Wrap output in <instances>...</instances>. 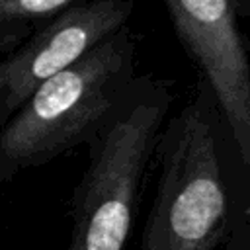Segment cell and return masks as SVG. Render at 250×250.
I'll return each mask as SVG.
<instances>
[{
  "instance_id": "6da1fadb",
  "label": "cell",
  "mask_w": 250,
  "mask_h": 250,
  "mask_svg": "<svg viewBox=\"0 0 250 250\" xmlns=\"http://www.w3.org/2000/svg\"><path fill=\"white\" fill-rule=\"evenodd\" d=\"M154 156L158 180L139 250H217L250 207V178L205 80L166 121Z\"/></svg>"
},
{
  "instance_id": "7a4b0ae2",
  "label": "cell",
  "mask_w": 250,
  "mask_h": 250,
  "mask_svg": "<svg viewBox=\"0 0 250 250\" xmlns=\"http://www.w3.org/2000/svg\"><path fill=\"white\" fill-rule=\"evenodd\" d=\"M137 47L125 25L41 84L0 129V182L88 145L139 76Z\"/></svg>"
},
{
  "instance_id": "3957f363",
  "label": "cell",
  "mask_w": 250,
  "mask_h": 250,
  "mask_svg": "<svg viewBox=\"0 0 250 250\" xmlns=\"http://www.w3.org/2000/svg\"><path fill=\"white\" fill-rule=\"evenodd\" d=\"M172 102V80L141 74L86 145L88 166L72 193L66 250H125L143 180Z\"/></svg>"
},
{
  "instance_id": "277c9868",
  "label": "cell",
  "mask_w": 250,
  "mask_h": 250,
  "mask_svg": "<svg viewBox=\"0 0 250 250\" xmlns=\"http://www.w3.org/2000/svg\"><path fill=\"white\" fill-rule=\"evenodd\" d=\"M174 33L213 90L238 156L250 154V57L238 27V0H162Z\"/></svg>"
},
{
  "instance_id": "5b68a950",
  "label": "cell",
  "mask_w": 250,
  "mask_h": 250,
  "mask_svg": "<svg viewBox=\"0 0 250 250\" xmlns=\"http://www.w3.org/2000/svg\"><path fill=\"white\" fill-rule=\"evenodd\" d=\"M133 0H82L0 57V129L47 80L123 29Z\"/></svg>"
},
{
  "instance_id": "8992f818",
  "label": "cell",
  "mask_w": 250,
  "mask_h": 250,
  "mask_svg": "<svg viewBox=\"0 0 250 250\" xmlns=\"http://www.w3.org/2000/svg\"><path fill=\"white\" fill-rule=\"evenodd\" d=\"M82 0H0V55L18 49L31 33Z\"/></svg>"
},
{
  "instance_id": "52a82bcc",
  "label": "cell",
  "mask_w": 250,
  "mask_h": 250,
  "mask_svg": "<svg viewBox=\"0 0 250 250\" xmlns=\"http://www.w3.org/2000/svg\"><path fill=\"white\" fill-rule=\"evenodd\" d=\"M227 250H250V209L236 213L229 232Z\"/></svg>"
},
{
  "instance_id": "ba28073f",
  "label": "cell",
  "mask_w": 250,
  "mask_h": 250,
  "mask_svg": "<svg viewBox=\"0 0 250 250\" xmlns=\"http://www.w3.org/2000/svg\"><path fill=\"white\" fill-rule=\"evenodd\" d=\"M248 178H250V154H248Z\"/></svg>"
},
{
  "instance_id": "9c48e42d",
  "label": "cell",
  "mask_w": 250,
  "mask_h": 250,
  "mask_svg": "<svg viewBox=\"0 0 250 250\" xmlns=\"http://www.w3.org/2000/svg\"><path fill=\"white\" fill-rule=\"evenodd\" d=\"M0 57H4V55H0Z\"/></svg>"
}]
</instances>
